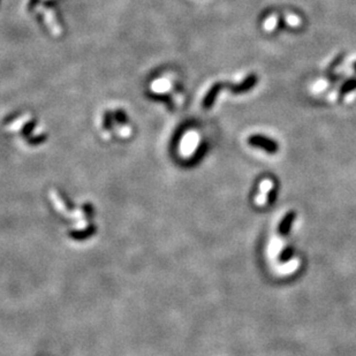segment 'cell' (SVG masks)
Segmentation results:
<instances>
[{
    "label": "cell",
    "instance_id": "1",
    "mask_svg": "<svg viewBox=\"0 0 356 356\" xmlns=\"http://www.w3.org/2000/svg\"><path fill=\"white\" fill-rule=\"evenodd\" d=\"M248 143H249L250 146H256V148L265 150V151L269 153L277 152L279 149L278 143L275 142V141L269 139V137L263 136V135H251L249 139H248Z\"/></svg>",
    "mask_w": 356,
    "mask_h": 356
},
{
    "label": "cell",
    "instance_id": "2",
    "mask_svg": "<svg viewBox=\"0 0 356 356\" xmlns=\"http://www.w3.org/2000/svg\"><path fill=\"white\" fill-rule=\"evenodd\" d=\"M257 82V78L255 75H249L248 78H245V80L243 82H241L240 84L238 85H231L232 89V93L234 94H242V93H247V91H249L251 88L254 87L255 84H256Z\"/></svg>",
    "mask_w": 356,
    "mask_h": 356
},
{
    "label": "cell",
    "instance_id": "3",
    "mask_svg": "<svg viewBox=\"0 0 356 356\" xmlns=\"http://www.w3.org/2000/svg\"><path fill=\"white\" fill-rule=\"evenodd\" d=\"M294 219H295V212H293V211H291V212H288L286 216H285L282 222L280 223V226H279V232H280V234L285 235L290 232L291 225V223L294 222Z\"/></svg>",
    "mask_w": 356,
    "mask_h": 356
},
{
    "label": "cell",
    "instance_id": "4",
    "mask_svg": "<svg viewBox=\"0 0 356 356\" xmlns=\"http://www.w3.org/2000/svg\"><path fill=\"white\" fill-rule=\"evenodd\" d=\"M222 87H223V85L220 84V83H217V84L213 85L212 89H211V90H210V93H209L208 96L205 97L204 103H203L204 107H207V109H208V107H210L211 105H212L213 102H214V99H216L217 94L219 93L220 88H222Z\"/></svg>",
    "mask_w": 356,
    "mask_h": 356
},
{
    "label": "cell",
    "instance_id": "5",
    "mask_svg": "<svg viewBox=\"0 0 356 356\" xmlns=\"http://www.w3.org/2000/svg\"><path fill=\"white\" fill-rule=\"evenodd\" d=\"M355 88H356V79L346 81L345 83L341 85V89H340V97H343L347 93L354 90Z\"/></svg>",
    "mask_w": 356,
    "mask_h": 356
},
{
    "label": "cell",
    "instance_id": "6",
    "mask_svg": "<svg viewBox=\"0 0 356 356\" xmlns=\"http://www.w3.org/2000/svg\"><path fill=\"white\" fill-rule=\"evenodd\" d=\"M291 255H293V251H291V248H287V249H285L284 251H282L281 255H280V259L281 260H288L291 257Z\"/></svg>",
    "mask_w": 356,
    "mask_h": 356
},
{
    "label": "cell",
    "instance_id": "7",
    "mask_svg": "<svg viewBox=\"0 0 356 356\" xmlns=\"http://www.w3.org/2000/svg\"><path fill=\"white\" fill-rule=\"evenodd\" d=\"M354 68H355V70H356V63H355V65H354Z\"/></svg>",
    "mask_w": 356,
    "mask_h": 356
}]
</instances>
